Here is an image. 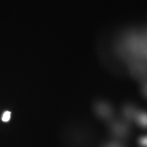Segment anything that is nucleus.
Returning a JSON list of instances; mask_svg holds the SVG:
<instances>
[{
    "instance_id": "f03ea898",
    "label": "nucleus",
    "mask_w": 147,
    "mask_h": 147,
    "mask_svg": "<svg viewBox=\"0 0 147 147\" xmlns=\"http://www.w3.org/2000/svg\"><path fill=\"white\" fill-rule=\"evenodd\" d=\"M136 120L138 123L141 126L144 127H147V113H140L136 114Z\"/></svg>"
},
{
    "instance_id": "20e7f679",
    "label": "nucleus",
    "mask_w": 147,
    "mask_h": 147,
    "mask_svg": "<svg viewBox=\"0 0 147 147\" xmlns=\"http://www.w3.org/2000/svg\"><path fill=\"white\" fill-rule=\"evenodd\" d=\"M10 116H11V113L9 111H6L3 113V117H2V121L3 122H8V121H10Z\"/></svg>"
},
{
    "instance_id": "423d86ee",
    "label": "nucleus",
    "mask_w": 147,
    "mask_h": 147,
    "mask_svg": "<svg viewBox=\"0 0 147 147\" xmlns=\"http://www.w3.org/2000/svg\"><path fill=\"white\" fill-rule=\"evenodd\" d=\"M108 147H121V146H119V145H117V144H111V145H110Z\"/></svg>"
},
{
    "instance_id": "7ed1b4c3",
    "label": "nucleus",
    "mask_w": 147,
    "mask_h": 147,
    "mask_svg": "<svg viewBox=\"0 0 147 147\" xmlns=\"http://www.w3.org/2000/svg\"><path fill=\"white\" fill-rule=\"evenodd\" d=\"M124 114L127 118H131L134 116L136 115V114L135 113V111H134L133 108L129 107L125 108V109L124 110Z\"/></svg>"
},
{
    "instance_id": "39448f33",
    "label": "nucleus",
    "mask_w": 147,
    "mask_h": 147,
    "mask_svg": "<svg viewBox=\"0 0 147 147\" xmlns=\"http://www.w3.org/2000/svg\"><path fill=\"white\" fill-rule=\"evenodd\" d=\"M140 144L144 147H147V136L142 137L139 140Z\"/></svg>"
},
{
    "instance_id": "f257e3e1",
    "label": "nucleus",
    "mask_w": 147,
    "mask_h": 147,
    "mask_svg": "<svg viewBox=\"0 0 147 147\" xmlns=\"http://www.w3.org/2000/svg\"><path fill=\"white\" fill-rule=\"evenodd\" d=\"M97 113L104 117H107L111 114V109L108 105L104 104H99L96 107Z\"/></svg>"
}]
</instances>
